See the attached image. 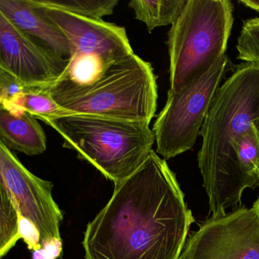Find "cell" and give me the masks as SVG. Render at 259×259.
I'll list each match as a JSON object with an SVG mask.
<instances>
[{
	"label": "cell",
	"mask_w": 259,
	"mask_h": 259,
	"mask_svg": "<svg viewBox=\"0 0 259 259\" xmlns=\"http://www.w3.org/2000/svg\"><path fill=\"white\" fill-rule=\"evenodd\" d=\"M105 207L87 225L86 259H180L195 222L165 159L152 150L116 183Z\"/></svg>",
	"instance_id": "1"
},
{
	"label": "cell",
	"mask_w": 259,
	"mask_h": 259,
	"mask_svg": "<svg viewBox=\"0 0 259 259\" xmlns=\"http://www.w3.org/2000/svg\"><path fill=\"white\" fill-rule=\"evenodd\" d=\"M257 118L259 64L242 63L217 91L200 131L198 167L212 217L225 214L241 202L245 189L257 187L241 169L235 146Z\"/></svg>",
	"instance_id": "2"
},
{
	"label": "cell",
	"mask_w": 259,
	"mask_h": 259,
	"mask_svg": "<svg viewBox=\"0 0 259 259\" xmlns=\"http://www.w3.org/2000/svg\"><path fill=\"white\" fill-rule=\"evenodd\" d=\"M48 92L72 114L150 124L157 110V81L152 66L134 53L110 65L91 82L65 78Z\"/></svg>",
	"instance_id": "3"
},
{
	"label": "cell",
	"mask_w": 259,
	"mask_h": 259,
	"mask_svg": "<svg viewBox=\"0 0 259 259\" xmlns=\"http://www.w3.org/2000/svg\"><path fill=\"white\" fill-rule=\"evenodd\" d=\"M63 139V147L76 151L114 184L133 174L146 160L155 142L149 123L69 114L42 118Z\"/></svg>",
	"instance_id": "4"
},
{
	"label": "cell",
	"mask_w": 259,
	"mask_h": 259,
	"mask_svg": "<svg viewBox=\"0 0 259 259\" xmlns=\"http://www.w3.org/2000/svg\"><path fill=\"white\" fill-rule=\"evenodd\" d=\"M233 11L230 0H186L168 33L169 90L190 85L225 55Z\"/></svg>",
	"instance_id": "5"
},
{
	"label": "cell",
	"mask_w": 259,
	"mask_h": 259,
	"mask_svg": "<svg viewBox=\"0 0 259 259\" xmlns=\"http://www.w3.org/2000/svg\"><path fill=\"white\" fill-rule=\"evenodd\" d=\"M230 63L225 54L190 85L179 92L169 90L152 128L157 152L165 160L193 148Z\"/></svg>",
	"instance_id": "6"
},
{
	"label": "cell",
	"mask_w": 259,
	"mask_h": 259,
	"mask_svg": "<svg viewBox=\"0 0 259 259\" xmlns=\"http://www.w3.org/2000/svg\"><path fill=\"white\" fill-rule=\"evenodd\" d=\"M0 183L13 197L21 218L35 229L40 249L62 244L63 214L53 198L54 184L30 172L16 154L0 142Z\"/></svg>",
	"instance_id": "7"
},
{
	"label": "cell",
	"mask_w": 259,
	"mask_h": 259,
	"mask_svg": "<svg viewBox=\"0 0 259 259\" xmlns=\"http://www.w3.org/2000/svg\"><path fill=\"white\" fill-rule=\"evenodd\" d=\"M180 259H259V216L241 207L204 221L186 241Z\"/></svg>",
	"instance_id": "8"
},
{
	"label": "cell",
	"mask_w": 259,
	"mask_h": 259,
	"mask_svg": "<svg viewBox=\"0 0 259 259\" xmlns=\"http://www.w3.org/2000/svg\"><path fill=\"white\" fill-rule=\"evenodd\" d=\"M69 60L61 58L0 13V68L22 85L48 91L64 78Z\"/></svg>",
	"instance_id": "9"
},
{
	"label": "cell",
	"mask_w": 259,
	"mask_h": 259,
	"mask_svg": "<svg viewBox=\"0 0 259 259\" xmlns=\"http://www.w3.org/2000/svg\"><path fill=\"white\" fill-rule=\"evenodd\" d=\"M36 9L57 25L69 40L70 62L95 59L108 67L134 53L123 27L60 10Z\"/></svg>",
	"instance_id": "10"
},
{
	"label": "cell",
	"mask_w": 259,
	"mask_h": 259,
	"mask_svg": "<svg viewBox=\"0 0 259 259\" xmlns=\"http://www.w3.org/2000/svg\"><path fill=\"white\" fill-rule=\"evenodd\" d=\"M0 13L31 37L61 58L69 60L70 46L61 30L26 0H0Z\"/></svg>",
	"instance_id": "11"
},
{
	"label": "cell",
	"mask_w": 259,
	"mask_h": 259,
	"mask_svg": "<svg viewBox=\"0 0 259 259\" xmlns=\"http://www.w3.org/2000/svg\"><path fill=\"white\" fill-rule=\"evenodd\" d=\"M0 142L28 156L47 150V137L37 118L28 112L13 113L0 107Z\"/></svg>",
	"instance_id": "12"
},
{
	"label": "cell",
	"mask_w": 259,
	"mask_h": 259,
	"mask_svg": "<svg viewBox=\"0 0 259 259\" xmlns=\"http://www.w3.org/2000/svg\"><path fill=\"white\" fill-rule=\"evenodd\" d=\"M186 0H133L128 7L134 11L136 19L144 22L151 32L157 27L175 22Z\"/></svg>",
	"instance_id": "13"
},
{
	"label": "cell",
	"mask_w": 259,
	"mask_h": 259,
	"mask_svg": "<svg viewBox=\"0 0 259 259\" xmlns=\"http://www.w3.org/2000/svg\"><path fill=\"white\" fill-rule=\"evenodd\" d=\"M35 8L52 9L95 20L113 14L118 0H26Z\"/></svg>",
	"instance_id": "14"
},
{
	"label": "cell",
	"mask_w": 259,
	"mask_h": 259,
	"mask_svg": "<svg viewBox=\"0 0 259 259\" xmlns=\"http://www.w3.org/2000/svg\"><path fill=\"white\" fill-rule=\"evenodd\" d=\"M2 108L13 113L28 112L39 119L72 114L58 105L48 91L31 88H26L12 104Z\"/></svg>",
	"instance_id": "15"
},
{
	"label": "cell",
	"mask_w": 259,
	"mask_h": 259,
	"mask_svg": "<svg viewBox=\"0 0 259 259\" xmlns=\"http://www.w3.org/2000/svg\"><path fill=\"white\" fill-rule=\"evenodd\" d=\"M20 239V213L13 197L0 183V257H4Z\"/></svg>",
	"instance_id": "16"
},
{
	"label": "cell",
	"mask_w": 259,
	"mask_h": 259,
	"mask_svg": "<svg viewBox=\"0 0 259 259\" xmlns=\"http://www.w3.org/2000/svg\"><path fill=\"white\" fill-rule=\"evenodd\" d=\"M235 151L243 174L259 186V134L254 124L238 139Z\"/></svg>",
	"instance_id": "17"
},
{
	"label": "cell",
	"mask_w": 259,
	"mask_h": 259,
	"mask_svg": "<svg viewBox=\"0 0 259 259\" xmlns=\"http://www.w3.org/2000/svg\"><path fill=\"white\" fill-rule=\"evenodd\" d=\"M236 50L237 60L259 64V18L243 21Z\"/></svg>",
	"instance_id": "18"
},
{
	"label": "cell",
	"mask_w": 259,
	"mask_h": 259,
	"mask_svg": "<svg viewBox=\"0 0 259 259\" xmlns=\"http://www.w3.org/2000/svg\"><path fill=\"white\" fill-rule=\"evenodd\" d=\"M26 88L8 72L0 68V107L10 105Z\"/></svg>",
	"instance_id": "19"
},
{
	"label": "cell",
	"mask_w": 259,
	"mask_h": 259,
	"mask_svg": "<svg viewBox=\"0 0 259 259\" xmlns=\"http://www.w3.org/2000/svg\"><path fill=\"white\" fill-rule=\"evenodd\" d=\"M63 244L51 245L44 249L36 250L33 254V259H56L62 252Z\"/></svg>",
	"instance_id": "20"
},
{
	"label": "cell",
	"mask_w": 259,
	"mask_h": 259,
	"mask_svg": "<svg viewBox=\"0 0 259 259\" xmlns=\"http://www.w3.org/2000/svg\"><path fill=\"white\" fill-rule=\"evenodd\" d=\"M239 3L259 13V0H239Z\"/></svg>",
	"instance_id": "21"
},
{
	"label": "cell",
	"mask_w": 259,
	"mask_h": 259,
	"mask_svg": "<svg viewBox=\"0 0 259 259\" xmlns=\"http://www.w3.org/2000/svg\"><path fill=\"white\" fill-rule=\"evenodd\" d=\"M253 207H254V210H256V212H257V214H258L259 216V198H257V201L254 202Z\"/></svg>",
	"instance_id": "22"
},
{
	"label": "cell",
	"mask_w": 259,
	"mask_h": 259,
	"mask_svg": "<svg viewBox=\"0 0 259 259\" xmlns=\"http://www.w3.org/2000/svg\"><path fill=\"white\" fill-rule=\"evenodd\" d=\"M253 124H254V127H255L257 133H258L259 134V118H257V119H255V120L254 121V122H253Z\"/></svg>",
	"instance_id": "23"
},
{
	"label": "cell",
	"mask_w": 259,
	"mask_h": 259,
	"mask_svg": "<svg viewBox=\"0 0 259 259\" xmlns=\"http://www.w3.org/2000/svg\"><path fill=\"white\" fill-rule=\"evenodd\" d=\"M257 172H258V176H259V167H258V169H257Z\"/></svg>",
	"instance_id": "24"
}]
</instances>
